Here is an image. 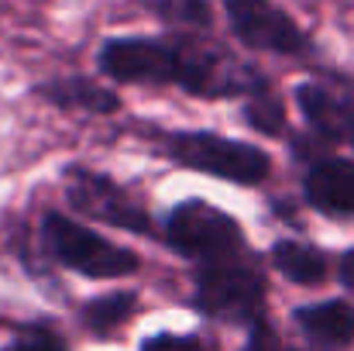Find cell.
I'll return each instance as SVG.
<instances>
[{"label": "cell", "instance_id": "cell-1", "mask_svg": "<svg viewBox=\"0 0 354 351\" xmlns=\"http://www.w3.org/2000/svg\"><path fill=\"white\" fill-rule=\"evenodd\" d=\"M165 152L196 172H210L231 183H261L268 176V155L254 145H244L234 138H221L214 131H176L165 138Z\"/></svg>", "mask_w": 354, "mask_h": 351}, {"label": "cell", "instance_id": "cell-2", "mask_svg": "<svg viewBox=\"0 0 354 351\" xmlns=\"http://www.w3.org/2000/svg\"><path fill=\"white\" fill-rule=\"evenodd\" d=\"M41 241L45 248L69 269L90 276V279H118L131 276L138 269V255L104 241L100 234L86 231L83 224L69 221L66 214H48L41 224Z\"/></svg>", "mask_w": 354, "mask_h": 351}, {"label": "cell", "instance_id": "cell-3", "mask_svg": "<svg viewBox=\"0 0 354 351\" xmlns=\"http://www.w3.org/2000/svg\"><path fill=\"white\" fill-rule=\"evenodd\" d=\"M165 237L179 255L200 258V262H210V265L227 262L241 251L237 221L231 214L217 210L214 204H203V200L179 204L165 221Z\"/></svg>", "mask_w": 354, "mask_h": 351}, {"label": "cell", "instance_id": "cell-4", "mask_svg": "<svg viewBox=\"0 0 354 351\" xmlns=\"http://www.w3.org/2000/svg\"><path fill=\"white\" fill-rule=\"evenodd\" d=\"M261 303H265V279L254 265H241L227 258V262L207 265L196 279V307L207 317L258 324Z\"/></svg>", "mask_w": 354, "mask_h": 351}, {"label": "cell", "instance_id": "cell-5", "mask_svg": "<svg viewBox=\"0 0 354 351\" xmlns=\"http://www.w3.org/2000/svg\"><path fill=\"white\" fill-rule=\"evenodd\" d=\"M100 69L120 83H176L183 87L186 59L183 42H148V38H118L100 52Z\"/></svg>", "mask_w": 354, "mask_h": 351}, {"label": "cell", "instance_id": "cell-6", "mask_svg": "<svg viewBox=\"0 0 354 351\" xmlns=\"http://www.w3.org/2000/svg\"><path fill=\"white\" fill-rule=\"evenodd\" d=\"M224 7H227L234 35L248 48L282 52V55H296L306 48L303 31L272 0H224Z\"/></svg>", "mask_w": 354, "mask_h": 351}, {"label": "cell", "instance_id": "cell-7", "mask_svg": "<svg viewBox=\"0 0 354 351\" xmlns=\"http://www.w3.org/2000/svg\"><path fill=\"white\" fill-rule=\"evenodd\" d=\"M69 204L80 210V214H90V217H100L114 228L124 231H148V214L145 207H138L118 183H111L107 176H97V172H86V169H73L69 172Z\"/></svg>", "mask_w": 354, "mask_h": 351}, {"label": "cell", "instance_id": "cell-8", "mask_svg": "<svg viewBox=\"0 0 354 351\" xmlns=\"http://www.w3.org/2000/svg\"><path fill=\"white\" fill-rule=\"evenodd\" d=\"M306 200L327 214H354V162H317L306 176Z\"/></svg>", "mask_w": 354, "mask_h": 351}, {"label": "cell", "instance_id": "cell-9", "mask_svg": "<svg viewBox=\"0 0 354 351\" xmlns=\"http://www.w3.org/2000/svg\"><path fill=\"white\" fill-rule=\"evenodd\" d=\"M296 324L320 348H344L354 341V310L341 300L296 310Z\"/></svg>", "mask_w": 354, "mask_h": 351}, {"label": "cell", "instance_id": "cell-10", "mask_svg": "<svg viewBox=\"0 0 354 351\" xmlns=\"http://www.w3.org/2000/svg\"><path fill=\"white\" fill-rule=\"evenodd\" d=\"M296 100H299L306 120H310L320 134H327V138H351L354 114L341 100H334L327 90H320V87H299V90H296Z\"/></svg>", "mask_w": 354, "mask_h": 351}, {"label": "cell", "instance_id": "cell-11", "mask_svg": "<svg viewBox=\"0 0 354 351\" xmlns=\"http://www.w3.org/2000/svg\"><path fill=\"white\" fill-rule=\"evenodd\" d=\"M41 97H48L52 104L59 107H83V111H93V114H114L118 111V93L90 83V80H55V83H45L38 87Z\"/></svg>", "mask_w": 354, "mask_h": 351}, {"label": "cell", "instance_id": "cell-12", "mask_svg": "<svg viewBox=\"0 0 354 351\" xmlns=\"http://www.w3.org/2000/svg\"><path fill=\"white\" fill-rule=\"evenodd\" d=\"M272 262L286 279L299 286H317L327 279V258L313 244H303V241H279L272 248Z\"/></svg>", "mask_w": 354, "mask_h": 351}, {"label": "cell", "instance_id": "cell-13", "mask_svg": "<svg viewBox=\"0 0 354 351\" xmlns=\"http://www.w3.org/2000/svg\"><path fill=\"white\" fill-rule=\"evenodd\" d=\"M134 314V293H107L83 307V324L93 334H111Z\"/></svg>", "mask_w": 354, "mask_h": 351}, {"label": "cell", "instance_id": "cell-14", "mask_svg": "<svg viewBox=\"0 0 354 351\" xmlns=\"http://www.w3.org/2000/svg\"><path fill=\"white\" fill-rule=\"evenodd\" d=\"M244 117L258 127V131H265V134H279V127H282V107L272 100V97H254L251 104H248V111Z\"/></svg>", "mask_w": 354, "mask_h": 351}, {"label": "cell", "instance_id": "cell-15", "mask_svg": "<svg viewBox=\"0 0 354 351\" xmlns=\"http://www.w3.org/2000/svg\"><path fill=\"white\" fill-rule=\"evenodd\" d=\"M141 351H207L196 338H183V334H155L148 338Z\"/></svg>", "mask_w": 354, "mask_h": 351}, {"label": "cell", "instance_id": "cell-16", "mask_svg": "<svg viewBox=\"0 0 354 351\" xmlns=\"http://www.w3.org/2000/svg\"><path fill=\"white\" fill-rule=\"evenodd\" d=\"M244 351H286V348H282V341L258 321L254 331H251V338H248V345H244Z\"/></svg>", "mask_w": 354, "mask_h": 351}, {"label": "cell", "instance_id": "cell-17", "mask_svg": "<svg viewBox=\"0 0 354 351\" xmlns=\"http://www.w3.org/2000/svg\"><path fill=\"white\" fill-rule=\"evenodd\" d=\"M7 351H62V345L52 341V338L41 334V331H31V334H24L21 341H14Z\"/></svg>", "mask_w": 354, "mask_h": 351}, {"label": "cell", "instance_id": "cell-18", "mask_svg": "<svg viewBox=\"0 0 354 351\" xmlns=\"http://www.w3.org/2000/svg\"><path fill=\"white\" fill-rule=\"evenodd\" d=\"M341 282H344L348 289H354V248L344 255V262H341Z\"/></svg>", "mask_w": 354, "mask_h": 351}, {"label": "cell", "instance_id": "cell-19", "mask_svg": "<svg viewBox=\"0 0 354 351\" xmlns=\"http://www.w3.org/2000/svg\"><path fill=\"white\" fill-rule=\"evenodd\" d=\"M351 141H354V131H351Z\"/></svg>", "mask_w": 354, "mask_h": 351}]
</instances>
